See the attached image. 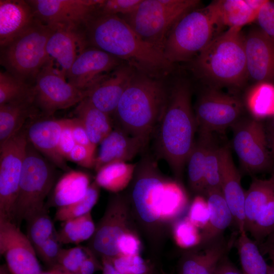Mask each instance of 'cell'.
Returning <instances> with one entry per match:
<instances>
[{"instance_id":"6da1fadb","label":"cell","mask_w":274,"mask_h":274,"mask_svg":"<svg viewBox=\"0 0 274 274\" xmlns=\"http://www.w3.org/2000/svg\"><path fill=\"white\" fill-rule=\"evenodd\" d=\"M83 30L87 47L104 51L139 72L160 78L172 68L163 52L144 41L119 15L95 11Z\"/></svg>"},{"instance_id":"7a4b0ae2","label":"cell","mask_w":274,"mask_h":274,"mask_svg":"<svg viewBox=\"0 0 274 274\" xmlns=\"http://www.w3.org/2000/svg\"><path fill=\"white\" fill-rule=\"evenodd\" d=\"M189 85L176 83L169 90L166 107L154 132L155 158L166 162L178 180L182 178L195 142L197 127Z\"/></svg>"},{"instance_id":"3957f363","label":"cell","mask_w":274,"mask_h":274,"mask_svg":"<svg viewBox=\"0 0 274 274\" xmlns=\"http://www.w3.org/2000/svg\"><path fill=\"white\" fill-rule=\"evenodd\" d=\"M168 94L159 78L136 72L113 115L114 127L149 143L163 115Z\"/></svg>"},{"instance_id":"277c9868","label":"cell","mask_w":274,"mask_h":274,"mask_svg":"<svg viewBox=\"0 0 274 274\" xmlns=\"http://www.w3.org/2000/svg\"><path fill=\"white\" fill-rule=\"evenodd\" d=\"M192 67L209 86L242 87L248 78L242 28H229L216 36L195 57Z\"/></svg>"},{"instance_id":"5b68a950","label":"cell","mask_w":274,"mask_h":274,"mask_svg":"<svg viewBox=\"0 0 274 274\" xmlns=\"http://www.w3.org/2000/svg\"><path fill=\"white\" fill-rule=\"evenodd\" d=\"M200 3L198 0H142L133 12L120 16L144 41L162 52L174 25Z\"/></svg>"},{"instance_id":"8992f818","label":"cell","mask_w":274,"mask_h":274,"mask_svg":"<svg viewBox=\"0 0 274 274\" xmlns=\"http://www.w3.org/2000/svg\"><path fill=\"white\" fill-rule=\"evenodd\" d=\"M54 30L36 19L29 28L1 47V63L6 71L26 83L35 80L50 59L46 45Z\"/></svg>"},{"instance_id":"52a82bcc","label":"cell","mask_w":274,"mask_h":274,"mask_svg":"<svg viewBox=\"0 0 274 274\" xmlns=\"http://www.w3.org/2000/svg\"><path fill=\"white\" fill-rule=\"evenodd\" d=\"M56 179L55 166L28 141L13 222L19 227L31 213L43 208Z\"/></svg>"},{"instance_id":"ba28073f","label":"cell","mask_w":274,"mask_h":274,"mask_svg":"<svg viewBox=\"0 0 274 274\" xmlns=\"http://www.w3.org/2000/svg\"><path fill=\"white\" fill-rule=\"evenodd\" d=\"M216 22L207 6L182 17L169 32L163 53L172 64L194 58L217 35Z\"/></svg>"},{"instance_id":"9c48e42d","label":"cell","mask_w":274,"mask_h":274,"mask_svg":"<svg viewBox=\"0 0 274 274\" xmlns=\"http://www.w3.org/2000/svg\"><path fill=\"white\" fill-rule=\"evenodd\" d=\"M244 110L239 98L209 86L199 94L194 107L197 133H223L243 117Z\"/></svg>"},{"instance_id":"30bf717a","label":"cell","mask_w":274,"mask_h":274,"mask_svg":"<svg viewBox=\"0 0 274 274\" xmlns=\"http://www.w3.org/2000/svg\"><path fill=\"white\" fill-rule=\"evenodd\" d=\"M35 80L33 102L45 117L78 104L88 95L87 90L79 89L69 83L50 58Z\"/></svg>"},{"instance_id":"8fae6325","label":"cell","mask_w":274,"mask_h":274,"mask_svg":"<svg viewBox=\"0 0 274 274\" xmlns=\"http://www.w3.org/2000/svg\"><path fill=\"white\" fill-rule=\"evenodd\" d=\"M27 143L25 124L0 145V219L13 222Z\"/></svg>"},{"instance_id":"7c38bea8","label":"cell","mask_w":274,"mask_h":274,"mask_svg":"<svg viewBox=\"0 0 274 274\" xmlns=\"http://www.w3.org/2000/svg\"><path fill=\"white\" fill-rule=\"evenodd\" d=\"M231 128L233 148L247 173L263 172L273 163L265 126L261 120L242 117Z\"/></svg>"},{"instance_id":"4fadbf2b","label":"cell","mask_w":274,"mask_h":274,"mask_svg":"<svg viewBox=\"0 0 274 274\" xmlns=\"http://www.w3.org/2000/svg\"><path fill=\"white\" fill-rule=\"evenodd\" d=\"M132 198L136 211L145 222L160 219V210L169 180L161 175L157 159L150 154L143 155L136 163Z\"/></svg>"},{"instance_id":"5bb4252c","label":"cell","mask_w":274,"mask_h":274,"mask_svg":"<svg viewBox=\"0 0 274 274\" xmlns=\"http://www.w3.org/2000/svg\"><path fill=\"white\" fill-rule=\"evenodd\" d=\"M245 227L259 246L274 231V183L254 178L245 191Z\"/></svg>"},{"instance_id":"9a60e30c","label":"cell","mask_w":274,"mask_h":274,"mask_svg":"<svg viewBox=\"0 0 274 274\" xmlns=\"http://www.w3.org/2000/svg\"><path fill=\"white\" fill-rule=\"evenodd\" d=\"M101 0H31L37 19L54 28L82 30Z\"/></svg>"},{"instance_id":"2e32d148","label":"cell","mask_w":274,"mask_h":274,"mask_svg":"<svg viewBox=\"0 0 274 274\" xmlns=\"http://www.w3.org/2000/svg\"><path fill=\"white\" fill-rule=\"evenodd\" d=\"M0 253L12 274H41L34 247L14 223L0 219Z\"/></svg>"},{"instance_id":"e0dca14e","label":"cell","mask_w":274,"mask_h":274,"mask_svg":"<svg viewBox=\"0 0 274 274\" xmlns=\"http://www.w3.org/2000/svg\"><path fill=\"white\" fill-rule=\"evenodd\" d=\"M122 62L100 49L87 47L77 56L67 74L66 79L76 88L87 90Z\"/></svg>"},{"instance_id":"ac0fdd59","label":"cell","mask_w":274,"mask_h":274,"mask_svg":"<svg viewBox=\"0 0 274 274\" xmlns=\"http://www.w3.org/2000/svg\"><path fill=\"white\" fill-rule=\"evenodd\" d=\"M74 120L39 117L26 124L28 142L55 166L66 172L71 170L60 154L58 144L62 130Z\"/></svg>"},{"instance_id":"d6986e66","label":"cell","mask_w":274,"mask_h":274,"mask_svg":"<svg viewBox=\"0 0 274 274\" xmlns=\"http://www.w3.org/2000/svg\"><path fill=\"white\" fill-rule=\"evenodd\" d=\"M123 201L119 195L110 198L106 212L89 239L88 248L95 255L112 258L119 255L117 243L127 229L124 227L121 210Z\"/></svg>"},{"instance_id":"ffe728a7","label":"cell","mask_w":274,"mask_h":274,"mask_svg":"<svg viewBox=\"0 0 274 274\" xmlns=\"http://www.w3.org/2000/svg\"><path fill=\"white\" fill-rule=\"evenodd\" d=\"M248 77L258 83H274V40L260 28L245 35Z\"/></svg>"},{"instance_id":"44dd1931","label":"cell","mask_w":274,"mask_h":274,"mask_svg":"<svg viewBox=\"0 0 274 274\" xmlns=\"http://www.w3.org/2000/svg\"><path fill=\"white\" fill-rule=\"evenodd\" d=\"M138 72L127 63H122L88 89L87 98L96 108L114 115L121 96Z\"/></svg>"},{"instance_id":"7402d4cb","label":"cell","mask_w":274,"mask_h":274,"mask_svg":"<svg viewBox=\"0 0 274 274\" xmlns=\"http://www.w3.org/2000/svg\"><path fill=\"white\" fill-rule=\"evenodd\" d=\"M221 190L233 216L238 233L246 230L244 204L245 191L241 177L235 166L229 147H220Z\"/></svg>"},{"instance_id":"603a6c76","label":"cell","mask_w":274,"mask_h":274,"mask_svg":"<svg viewBox=\"0 0 274 274\" xmlns=\"http://www.w3.org/2000/svg\"><path fill=\"white\" fill-rule=\"evenodd\" d=\"M148 142L130 136L120 129L113 130L100 143L94 169L115 162H128L145 151Z\"/></svg>"},{"instance_id":"cb8c5ba5","label":"cell","mask_w":274,"mask_h":274,"mask_svg":"<svg viewBox=\"0 0 274 274\" xmlns=\"http://www.w3.org/2000/svg\"><path fill=\"white\" fill-rule=\"evenodd\" d=\"M87 47L82 30L55 28L48 40L46 51L49 57L57 63L59 70L66 78L79 53Z\"/></svg>"},{"instance_id":"d4e9b609","label":"cell","mask_w":274,"mask_h":274,"mask_svg":"<svg viewBox=\"0 0 274 274\" xmlns=\"http://www.w3.org/2000/svg\"><path fill=\"white\" fill-rule=\"evenodd\" d=\"M234 238L227 241L223 236L208 244L202 249L185 255L179 274H216L221 261L227 256Z\"/></svg>"},{"instance_id":"484cf974","label":"cell","mask_w":274,"mask_h":274,"mask_svg":"<svg viewBox=\"0 0 274 274\" xmlns=\"http://www.w3.org/2000/svg\"><path fill=\"white\" fill-rule=\"evenodd\" d=\"M265 0H218L207 6L219 29L241 27L256 19Z\"/></svg>"},{"instance_id":"4316f807","label":"cell","mask_w":274,"mask_h":274,"mask_svg":"<svg viewBox=\"0 0 274 274\" xmlns=\"http://www.w3.org/2000/svg\"><path fill=\"white\" fill-rule=\"evenodd\" d=\"M28 1H0V45L6 46L36 20Z\"/></svg>"},{"instance_id":"83f0119b","label":"cell","mask_w":274,"mask_h":274,"mask_svg":"<svg viewBox=\"0 0 274 274\" xmlns=\"http://www.w3.org/2000/svg\"><path fill=\"white\" fill-rule=\"evenodd\" d=\"M206 195L210 209V219L201 233V245L223 236V232L233 223L232 213L220 189H209Z\"/></svg>"},{"instance_id":"f1b7e54d","label":"cell","mask_w":274,"mask_h":274,"mask_svg":"<svg viewBox=\"0 0 274 274\" xmlns=\"http://www.w3.org/2000/svg\"><path fill=\"white\" fill-rule=\"evenodd\" d=\"M91 184L89 176L81 171L67 172L55 183L46 206L57 208L68 205L85 196Z\"/></svg>"},{"instance_id":"f546056e","label":"cell","mask_w":274,"mask_h":274,"mask_svg":"<svg viewBox=\"0 0 274 274\" xmlns=\"http://www.w3.org/2000/svg\"><path fill=\"white\" fill-rule=\"evenodd\" d=\"M33 100L0 105V145L21 130L28 119L41 116Z\"/></svg>"},{"instance_id":"4dcf8cb0","label":"cell","mask_w":274,"mask_h":274,"mask_svg":"<svg viewBox=\"0 0 274 274\" xmlns=\"http://www.w3.org/2000/svg\"><path fill=\"white\" fill-rule=\"evenodd\" d=\"M75 114L95 146L100 144L114 128L111 117L94 106L87 98L78 104Z\"/></svg>"},{"instance_id":"1f68e13d","label":"cell","mask_w":274,"mask_h":274,"mask_svg":"<svg viewBox=\"0 0 274 274\" xmlns=\"http://www.w3.org/2000/svg\"><path fill=\"white\" fill-rule=\"evenodd\" d=\"M211 133H199L188 157L187 164L188 181L191 189L198 195L205 194V158L207 147L212 138Z\"/></svg>"},{"instance_id":"d6a6232c","label":"cell","mask_w":274,"mask_h":274,"mask_svg":"<svg viewBox=\"0 0 274 274\" xmlns=\"http://www.w3.org/2000/svg\"><path fill=\"white\" fill-rule=\"evenodd\" d=\"M136 163L115 162L106 164L96 171L95 182L113 193L124 189L132 180Z\"/></svg>"},{"instance_id":"836d02e7","label":"cell","mask_w":274,"mask_h":274,"mask_svg":"<svg viewBox=\"0 0 274 274\" xmlns=\"http://www.w3.org/2000/svg\"><path fill=\"white\" fill-rule=\"evenodd\" d=\"M238 234L236 244L243 274H267L269 265L259 246L248 235L246 230Z\"/></svg>"},{"instance_id":"e575fe53","label":"cell","mask_w":274,"mask_h":274,"mask_svg":"<svg viewBox=\"0 0 274 274\" xmlns=\"http://www.w3.org/2000/svg\"><path fill=\"white\" fill-rule=\"evenodd\" d=\"M245 104L252 117L261 120L274 115V85L258 83L247 92Z\"/></svg>"},{"instance_id":"d590c367","label":"cell","mask_w":274,"mask_h":274,"mask_svg":"<svg viewBox=\"0 0 274 274\" xmlns=\"http://www.w3.org/2000/svg\"><path fill=\"white\" fill-rule=\"evenodd\" d=\"M96 226L91 212L81 216L62 222L57 231V237L61 244H75L90 239Z\"/></svg>"},{"instance_id":"8d00e7d4","label":"cell","mask_w":274,"mask_h":274,"mask_svg":"<svg viewBox=\"0 0 274 274\" xmlns=\"http://www.w3.org/2000/svg\"><path fill=\"white\" fill-rule=\"evenodd\" d=\"M26 235L35 250L45 242L57 234L54 222L46 205L28 215L24 219Z\"/></svg>"},{"instance_id":"74e56055","label":"cell","mask_w":274,"mask_h":274,"mask_svg":"<svg viewBox=\"0 0 274 274\" xmlns=\"http://www.w3.org/2000/svg\"><path fill=\"white\" fill-rule=\"evenodd\" d=\"M33 85L14 76L7 71L0 72V105L33 100Z\"/></svg>"},{"instance_id":"f35d334b","label":"cell","mask_w":274,"mask_h":274,"mask_svg":"<svg viewBox=\"0 0 274 274\" xmlns=\"http://www.w3.org/2000/svg\"><path fill=\"white\" fill-rule=\"evenodd\" d=\"M99 187L94 182L90 184L87 193L82 198L72 203L57 208L54 220L63 222L90 212L98 200Z\"/></svg>"},{"instance_id":"ab89813d","label":"cell","mask_w":274,"mask_h":274,"mask_svg":"<svg viewBox=\"0 0 274 274\" xmlns=\"http://www.w3.org/2000/svg\"><path fill=\"white\" fill-rule=\"evenodd\" d=\"M220 147L213 137L207 147L205 158L204 178L206 192L209 189H220Z\"/></svg>"},{"instance_id":"60d3db41","label":"cell","mask_w":274,"mask_h":274,"mask_svg":"<svg viewBox=\"0 0 274 274\" xmlns=\"http://www.w3.org/2000/svg\"><path fill=\"white\" fill-rule=\"evenodd\" d=\"M173 233L176 244L181 248L190 249L201 245V234L187 216L175 224Z\"/></svg>"},{"instance_id":"b9f144b4","label":"cell","mask_w":274,"mask_h":274,"mask_svg":"<svg viewBox=\"0 0 274 274\" xmlns=\"http://www.w3.org/2000/svg\"><path fill=\"white\" fill-rule=\"evenodd\" d=\"M107 259L122 274H153L150 266L139 255H119Z\"/></svg>"},{"instance_id":"7bdbcfd3","label":"cell","mask_w":274,"mask_h":274,"mask_svg":"<svg viewBox=\"0 0 274 274\" xmlns=\"http://www.w3.org/2000/svg\"><path fill=\"white\" fill-rule=\"evenodd\" d=\"M91 253L88 247L79 245L70 249H62L56 266L67 271L79 273L81 265Z\"/></svg>"},{"instance_id":"ee69618b","label":"cell","mask_w":274,"mask_h":274,"mask_svg":"<svg viewBox=\"0 0 274 274\" xmlns=\"http://www.w3.org/2000/svg\"><path fill=\"white\" fill-rule=\"evenodd\" d=\"M187 217L198 229L202 230L208 224L210 219V209L207 199L202 195H197L193 199Z\"/></svg>"},{"instance_id":"f6af8a7d","label":"cell","mask_w":274,"mask_h":274,"mask_svg":"<svg viewBox=\"0 0 274 274\" xmlns=\"http://www.w3.org/2000/svg\"><path fill=\"white\" fill-rule=\"evenodd\" d=\"M142 0H107L100 4L96 12L102 15L123 16L133 12Z\"/></svg>"},{"instance_id":"bcb514c9","label":"cell","mask_w":274,"mask_h":274,"mask_svg":"<svg viewBox=\"0 0 274 274\" xmlns=\"http://www.w3.org/2000/svg\"><path fill=\"white\" fill-rule=\"evenodd\" d=\"M61 245L57 239L56 234L35 250L37 256L50 268V270L58 265V258L62 249Z\"/></svg>"},{"instance_id":"7dc6e473","label":"cell","mask_w":274,"mask_h":274,"mask_svg":"<svg viewBox=\"0 0 274 274\" xmlns=\"http://www.w3.org/2000/svg\"><path fill=\"white\" fill-rule=\"evenodd\" d=\"M96 148L76 144L67 159L86 168H94L95 164Z\"/></svg>"},{"instance_id":"c3c4849f","label":"cell","mask_w":274,"mask_h":274,"mask_svg":"<svg viewBox=\"0 0 274 274\" xmlns=\"http://www.w3.org/2000/svg\"><path fill=\"white\" fill-rule=\"evenodd\" d=\"M260 28L274 40V2L267 1L260 8L256 19Z\"/></svg>"},{"instance_id":"681fc988","label":"cell","mask_w":274,"mask_h":274,"mask_svg":"<svg viewBox=\"0 0 274 274\" xmlns=\"http://www.w3.org/2000/svg\"><path fill=\"white\" fill-rule=\"evenodd\" d=\"M117 247L119 255H139L141 243L135 235L127 230L119 238Z\"/></svg>"},{"instance_id":"f907efd6","label":"cell","mask_w":274,"mask_h":274,"mask_svg":"<svg viewBox=\"0 0 274 274\" xmlns=\"http://www.w3.org/2000/svg\"><path fill=\"white\" fill-rule=\"evenodd\" d=\"M75 120L76 117L72 123L66 126L63 129L59 139V151L65 159H67L70 152L76 144L72 132V126Z\"/></svg>"},{"instance_id":"816d5d0a","label":"cell","mask_w":274,"mask_h":274,"mask_svg":"<svg viewBox=\"0 0 274 274\" xmlns=\"http://www.w3.org/2000/svg\"><path fill=\"white\" fill-rule=\"evenodd\" d=\"M72 132L76 144L96 148V146L91 143L84 126L77 117L72 126Z\"/></svg>"},{"instance_id":"f5cc1de1","label":"cell","mask_w":274,"mask_h":274,"mask_svg":"<svg viewBox=\"0 0 274 274\" xmlns=\"http://www.w3.org/2000/svg\"><path fill=\"white\" fill-rule=\"evenodd\" d=\"M102 269V264H99L95 255L92 252L81 265L79 273L93 274L97 270Z\"/></svg>"},{"instance_id":"db71d44e","label":"cell","mask_w":274,"mask_h":274,"mask_svg":"<svg viewBox=\"0 0 274 274\" xmlns=\"http://www.w3.org/2000/svg\"><path fill=\"white\" fill-rule=\"evenodd\" d=\"M259 248L262 255L267 254L274 264V231L259 245Z\"/></svg>"},{"instance_id":"11a10c76","label":"cell","mask_w":274,"mask_h":274,"mask_svg":"<svg viewBox=\"0 0 274 274\" xmlns=\"http://www.w3.org/2000/svg\"><path fill=\"white\" fill-rule=\"evenodd\" d=\"M216 274H243L226 256L220 263Z\"/></svg>"},{"instance_id":"9f6ffc18","label":"cell","mask_w":274,"mask_h":274,"mask_svg":"<svg viewBox=\"0 0 274 274\" xmlns=\"http://www.w3.org/2000/svg\"><path fill=\"white\" fill-rule=\"evenodd\" d=\"M269 147L271 153L274 164V115L270 117V120L265 127Z\"/></svg>"},{"instance_id":"6f0895ef","label":"cell","mask_w":274,"mask_h":274,"mask_svg":"<svg viewBox=\"0 0 274 274\" xmlns=\"http://www.w3.org/2000/svg\"><path fill=\"white\" fill-rule=\"evenodd\" d=\"M101 264L102 266V274H122L118 271L110 261L106 258H101Z\"/></svg>"},{"instance_id":"680465c9","label":"cell","mask_w":274,"mask_h":274,"mask_svg":"<svg viewBox=\"0 0 274 274\" xmlns=\"http://www.w3.org/2000/svg\"><path fill=\"white\" fill-rule=\"evenodd\" d=\"M52 269L54 270L58 274H80L78 273L71 272L64 270L57 266L54 267V268Z\"/></svg>"},{"instance_id":"91938a15","label":"cell","mask_w":274,"mask_h":274,"mask_svg":"<svg viewBox=\"0 0 274 274\" xmlns=\"http://www.w3.org/2000/svg\"><path fill=\"white\" fill-rule=\"evenodd\" d=\"M267 274H274V264H271V265H269Z\"/></svg>"},{"instance_id":"94428289","label":"cell","mask_w":274,"mask_h":274,"mask_svg":"<svg viewBox=\"0 0 274 274\" xmlns=\"http://www.w3.org/2000/svg\"><path fill=\"white\" fill-rule=\"evenodd\" d=\"M41 274H56L53 270H50L48 271L42 272Z\"/></svg>"},{"instance_id":"6125c7cd","label":"cell","mask_w":274,"mask_h":274,"mask_svg":"<svg viewBox=\"0 0 274 274\" xmlns=\"http://www.w3.org/2000/svg\"><path fill=\"white\" fill-rule=\"evenodd\" d=\"M269 180L270 181H271L273 183H274V170H273V174H272L271 177H270V178L269 179Z\"/></svg>"},{"instance_id":"be15d7a7","label":"cell","mask_w":274,"mask_h":274,"mask_svg":"<svg viewBox=\"0 0 274 274\" xmlns=\"http://www.w3.org/2000/svg\"><path fill=\"white\" fill-rule=\"evenodd\" d=\"M51 270H53V269H51ZM53 270L54 271V272H55L56 274H58V273H57V272H56L54 270Z\"/></svg>"},{"instance_id":"e7e4bbea","label":"cell","mask_w":274,"mask_h":274,"mask_svg":"<svg viewBox=\"0 0 274 274\" xmlns=\"http://www.w3.org/2000/svg\"><path fill=\"white\" fill-rule=\"evenodd\" d=\"M163 274H164V273H163Z\"/></svg>"}]
</instances>
